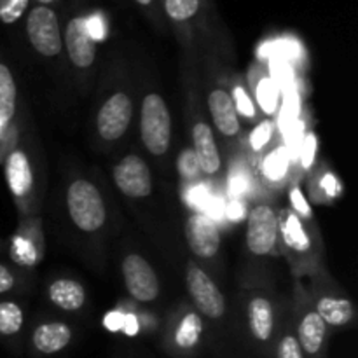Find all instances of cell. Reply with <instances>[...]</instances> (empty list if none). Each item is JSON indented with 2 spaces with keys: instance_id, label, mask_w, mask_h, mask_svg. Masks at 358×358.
Listing matches in <instances>:
<instances>
[{
  "instance_id": "17",
  "label": "cell",
  "mask_w": 358,
  "mask_h": 358,
  "mask_svg": "<svg viewBox=\"0 0 358 358\" xmlns=\"http://www.w3.org/2000/svg\"><path fill=\"white\" fill-rule=\"evenodd\" d=\"M324 339L325 322L322 320L317 311L308 313L299 325V339L297 341H299L301 350H304L308 355H317L324 345Z\"/></svg>"
},
{
  "instance_id": "18",
  "label": "cell",
  "mask_w": 358,
  "mask_h": 358,
  "mask_svg": "<svg viewBox=\"0 0 358 358\" xmlns=\"http://www.w3.org/2000/svg\"><path fill=\"white\" fill-rule=\"evenodd\" d=\"M250 329L259 341H268L273 334V306L268 299L255 297L248 306Z\"/></svg>"
},
{
  "instance_id": "16",
  "label": "cell",
  "mask_w": 358,
  "mask_h": 358,
  "mask_svg": "<svg viewBox=\"0 0 358 358\" xmlns=\"http://www.w3.org/2000/svg\"><path fill=\"white\" fill-rule=\"evenodd\" d=\"M16 112V83L9 66L0 63V140Z\"/></svg>"
},
{
  "instance_id": "5",
  "label": "cell",
  "mask_w": 358,
  "mask_h": 358,
  "mask_svg": "<svg viewBox=\"0 0 358 358\" xmlns=\"http://www.w3.org/2000/svg\"><path fill=\"white\" fill-rule=\"evenodd\" d=\"M122 276L128 292L140 303H150L159 296V282L149 262L140 255H128L122 261Z\"/></svg>"
},
{
  "instance_id": "22",
  "label": "cell",
  "mask_w": 358,
  "mask_h": 358,
  "mask_svg": "<svg viewBox=\"0 0 358 358\" xmlns=\"http://www.w3.org/2000/svg\"><path fill=\"white\" fill-rule=\"evenodd\" d=\"M23 327V311L16 303H0V334L13 336Z\"/></svg>"
},
{
  "instance_id": "24",
  "label": "cell",
  "mask_w": 358,
  "mask_h": 358,
  "mask_svg": "<svg viewBox=\"0 0 358 358\" xmlns=\"http://www.w3.org/2000/svg\"><path fill=\"white\" fill-rule=\"evenodd\" d=\"M199 10V0H164V13L177 23L192 20Z\"/></svg>"
},
{
  "instance_id": "38",
  "label": "cell",
  "mask_w": 358,
  "mask_h": 358,
  "mask_svg": "<svg viewBox=\"0 0 358 358\" xmlns=\"http://www.w3.org/2000/svg\"><path fill=\"white\" fill-rule=\"evenodd\" d=\"M317 142H315V136H308L306 147H304V156H303V164L304 166H310L311 159H313V150Z\"/></svg>"
},
{
  "instance_id": "26",
  "label": "cell",
  "mask_w": 358,
  "mask_h": 358,
  "mask_svg": "<svg viewBox=\"0 0 358 358\" xmlns=\"http://www.w3.org/2000/svg\"><path fill=\"white\" fill-rule=\"evenodd\" d=\"M287 164H289V157H287L285 149L276 150L264 159V175L269 180H280L285 175Z\"/></svg>"
},
{
  "instance_id": "23",
  "label": "cell",
  "mask_w": 358,
  "mask_h": 358,
  "mask_svg": "<svg viewBox=\"0 0 358 358\" xmlns=\"http://www.w3.org/2000/svg\"><path fill=\"white\" fill-rule=\"evenodd\" d=\"M9 254L10 259H13L16 264L34 266L35 262H37V248H35V245L31 243L27 236H21V234L13 238Z\"/></svg>"
},
{
  "instance_id": "31",
  "label": "cell",
  "mask_w": 358,
  "mask_h": 358,
  "mask_svg": "<svg viewBox=\"0 0 358 358\" xmlns=\"http://www.w3.org/2000/svg\"><path fill=\"white\" fill-rule=\"evenodd\" d=\"M271 133H273L271 122L266 121L262 122V124H259L250 135L252 147H254V149H262V147L269 142V138H271Z\"/></svg>"
},
{
  "instance_id": "27",
  "label": "cell",
  "mask_w": 358,
  "mask_h": 358,
  "mask_svg": "<svg viewBox=\"0 0 358 358\" xmlns=\"http://www.w3.org/2000/svg\"><path fill=\"white\" fill-rule=\"evenodd\" d=\"M257 100L261 103V107L264 108V112L273 114L276 110V105H278V90H276V84L271 79H262L261 84L257 87Z\"/></svg>"
},
{
  "instance_id": "37",
  "label": "cell",
  "mask_w": 358,
  "mask_h": 358,
  "mask_svg": "<svg viewBox=\"0 0 358 358\" xmlns=\"http://www.w3.org/2000/svg\"><path fill=\"white\" fill-rule=\"evenodd\" d=\"M105 325H107L108 329H112V331H119V329H122V325H124V315L121 313H110L105 317Z\"/></svg>"
},
{
  "instance_id": "29",
  "label": "cell",
  "mask_w": 358,
  "mask_h": 358,
  "mask_svg": "<svg viewBox=\"0 0 358 358\" xmlns=\"http://www.w3.org/2000/svg\"><path fill=\"white\" fill-rule=\"evenodd\" d=\"M233 101H234V107H236V112L243 114L245 117H254L255 115L254 105H252L250 98H248V94L245 93L243 87H240V86L234 87Z\"/></svg>"
},
{
  "instance_id": "8",
  "label": "cell",
  "mask_w": 358,
  "mask_h": 358,
  "mask_svg": "<svg viewBox=\"0 0 358 358\" xmlns=\"http://www.w3.org/2000/svg\"><path fill=\"white\" fill-rule=\"evenodd\" d=\"M114 182L121 192L131 198H145L152 191L149 166L138 156H126L114 168Z\"/></svg>"
},
{
  "instance_id": "1",
  "label": "cell",
  "mask_w": 358,
  "mask_h": 358,
  "mask_svg": "<svg viewBox=\"0 0 358 358\" xmlns=\"http://www.w3.org/2000/svg\"><path fill=\"white\" fill-rule=\"evenodd\" d=\"M70 217L79 229L94 233L107 219L100 191L87 180H76L66 192Z\"/></svg>"
},
{
  "instance_id": "25",
  "label": "cell",
  "mask_w": 358,
  "mask_h": 358,
  "mask_svg": "<svg viewBox=\"0 0 358 358\" xmlns=\"http://www.w3.org/2000/svg\"><path fill=\"white\" fill-rule=\"evenodd\" d=\"M177 166L184 180H198L203 173L201 166H199L198 156H196L194 150L191 149L182 150V154L178 156Z\"/></svg>"
},
{
  "instance_id": "36",
  "label": "cell",
  "mask_w": 358,
  "mask_h": 358,
  "mask_svg": "<svg viewBox=\"0 0 358 358\" xmlns=\"http://www.w3.org/2000/svg\"><path fill=\"white\" fill-rule=\"evenodd\" d=\"M247 177H245V173H241V171H238V173L233 175V178H231V191L234 192V194H241V192L247 189Z\"/></svg>"
},
{
  "instance_id": "33",
  "label": "cell",
  "mask_w": 358,
  "mask_h": 358,
  "mask_svg": "<svg viewBox=\"0 0 358 358\" xmlns=\"http://www.w3.org/2000/svg\"><path fill=\"white\" fill-rule=\"evenodd\" d=\"M322 189H324L325 194L327 196H338L339 192H341L343 187L334 175L327 173L324 178H322Z\"/></svg>"
},
{
  "instance_id": "13",
  "label": "cell",
  "mask_w": 358,
  "mask_h": 358,
  "mask_svg": "<svg viewBox=\"0 0 358 358\" xmlns=\"http://www.w3.org/2000/svg\"><path fill=\"white\" fill-rule=\"evenodd\" d=\"M192 138H194V152L198 156L203 173H217L220 168V156L219 150H217L212 128L205 122H198L192 129Z\"/></svg>"
},
{
  "instance_id": "4",
  "label": "cell",
  "mask_w": 358,
  "mask_h": 358,
  "mask_svg": "<svg viewBox=\"0 0 358 358\" xmlns=\"http://www.w3.org/2000/svg\"><path fill=\"white\" fill-rule=\"evenodd\" d=\"M187 290L192 301L205 317L220 318L226 311V301L219 292L213 280L201 268L189 262L187 264Z\"/></svg>"
},
{
  "instance_id": "11",
  "label": "cell",
  "mask_w": 358,
  "mask_h": 358,
  "mask_svg": "<svg viewBox=\"0 0 358 358\" xmlns=\"http://www.w3.org/2000/svg\"><path fill=\"white\" fill-rule=\"evenodd\" d=\"M210 114L213 122L219 128V131L226 136H234L240 131V121H238V112L234 107L233 96L227 91L217 90L212 91L208 96Z\"/></svg>"
},
{
  "instance_id": "10",
  "label": "cell",
  "mask_w": 358,
  "mask_h": 358,
  "mask_svg": "<svg viewBox=\"0 0 358 358\" xmlns=\"http://www.w3.org/2000/svg\"><path fill=\"white\" fill-rule=\"evenodd\" d=\"M65 45L70 59L79 69H87L93 65L96 56V44L93 35L87 30V20L73 17L69 21L65 30Z\"/></svg>"
},
{
  "instance_id": "14",
  "label": "cell",
  "mask_w": 358,
  "mask_h": 358,
  "mask_svg": "<svg viewBox=\"0 0 358 358\" xmlns=\"http://www.w3.org/2000/svg\"><path fill=\"white\" fill-rule=\"evenodd\" d=\"M72 339V331L62 322L42 324L34 332V346L44 355H52L65 348Z\"/></svg>"
},
{
  "instance_id": "21",
  "label": "cell",
  "mask_w": 358,
  "mask_h": 358,
  "mask_svg": "<svg viewBox=\"0 0 358 358\" xmlns=\"http://www.w3.org/2000/svg\"><path fill=\"white\" fill-rule=\"evenodd\" d=\"M201 332L203 322L199 315L189 313L178 325L177 334H175V343H177L178 348H192L199 341V338H201Z\"/></svg>"
},
{
  "instance_id": "12",
  "label": "cell",
  "mask_w": 358,
  "mask_h": 358,
  "mask_svg": "<svg viewBox=\"0 0 358 358\" xmlns=\"http://www.w3.org/2000/svg\"><path fill=\"white\" fill-rule=\"evenodd\" d=\"M6 180L16 198H23L30 192L34 185V173H31L30 161L23 150H13L6 157Z\"/></svg>"
},
{
  "instance_id": "7",
  "label": "cell",
  "mask_w": 358,
  "mask_h": 358,
  "mask_svg": "<svg viewBox=\"0 0 358 358\" xmlns=\"http://www.w3.org/2000/svg\"><path fill=\"white\" fill-rule=\"evenodd\" d=\"M131 100H129L124 93H117L114 94V96L108 98V100L101 105L96 119L98 133H100L101 138H121L126 133V129H128L129 122H131Z\"/></svg>"
},
{
  "instance_id": "35",
  "label": "cell",
  "mask_w": 358,
  "mask_h": 358,
  "mask_svg": "<svg viewBox=\"0 0 358 358\" xmlns=\"http://www.w3.org/2000/svg\"><path fill=\"white\" fill-rule=\"evenodd\" d=\"M191 203L196 206H205L206 201H208V189L203 187V185H198L196 189L191 191Z\"/></svg>"
},
{
  "instance_id": "32",
  "label": "cell",
  "mask_w": 358,
  "mask_h": 358,
  "mask_svg": "<svg viewBox=\"0 0 358 358\" xmlns=\"http://www.w3.org/2000/svg\"><path fill=\"white\" fill-rule=\"evenodd\" d=\"M290 199H292V205H294V208L297 210V212L303 213L304 217H310L311 215L310 205H308V201H306V199H304V196L301 194L299 189H294L292 194H290Z\"/></svg>"
},
{
  "instance_id": "9",
  "label": "cell",
  "mask_w": 358,
  "mask_h": 358,
  "mask_svg": "<svg viewBox=\"0 0 358 358\" xmlns=\"http://www.w3.org/2000/svg\"><path fill=\"white\" fill-rule=\"evenodd\" d=\"M185 238L194 255L201 259H210L219 252L220 234L217 224L205 213H194L185 224Z\"/></svg>"
},
{
  "instance_id": "15",
  "label": "cell",
  "mask_w": 358,
  "mask_h": 358,
  "mask_svg": "<svg viewBox=\"0 0 358 358\" xmlns=\"http://www.w3.org/2000/svg\"><path fill=\"white\" fill-rule=\"evenodd\" d=\"M49 299L55 306L62 308L65 311H76L86 301V292L83 285L76 280H56L49 287Z\"/></svg>"
},
{
  "instance_id": "30",
  "label": "cell",
  "mask_w": 358,
  "mask_h": 358,
  "mask_svg": "<svg viewBox=\"0 0 358 358\" xmlns=\"http://www.w3.org/2000/svg\"><path fill=\"white\" fill-rule=\"evenodd\" d=\"M278 358H303L299 341L294 336H285L278 346Z\"/></svg>"
},
{
  "instance_id": "40",
  "label": "cell",
  "mask_w": 358,
  "mask_h": 358,
  "mask_svg": "<svg viewBox=\"0 0 358 358\" xmlns=\"http://www.w3.org/2000/svg\"><path fill=\"white\" fill-rule=\"evenodd\" d=\"M122 329H124L129 336H133L138 331V325H136V320L133 317H124V325H122Z\"/></svg>"
},
{
  "instance_id": "3",
  "label": "cell",
  "mask_w": 358,
  "mask_h": 358,
  "mask_svg": "<svg viewBox=\"0 0 358 358\" xmlns=\"http://www.w3.org/2000/svg\"><path fill=\"white\" fill-rule=\"evenodd\" d=\"M27 35L30 44L42 56L59 55L63 48L62 30L55 10L48 6H37L27 17Z\"/></svg>"
},
{
  "instance_id": "41",
  "label": "cell",
  "mask_w": 358,
  "mask_h": 358,
  "mask_svg": "<svg viewBox=\"0 0 358 358\" xmlns=\"http://www.w3.org/2000/svg\"><path fill=\"white\" fill-rule=\"evenodd\" d=\"M135 2L142 7H150L154 3V0H135Z\"/></svg>"
},
{
  "instance_id": "20",
  "label": "cell",
  "mask_w": 358,
  "mask_h": 358,
  "mask_svg": "<svg viewBox=\"0 0 358 358\" xmlns=\"http://www.w3.org/2000/svg\"><path fill=\"white\" fill-rule=\"evenodd\" d=\"M282 233L285 238V243L297 252H306L310 248L311 241L308 238L306 231L301 226V220L296 213H287L282 222Z\"/></svg>"
},
{
  "instance_id": "6",
  "label": "cell",
  "mask_w": 358,
  "mask_h": 358,
  "mask_svg": "<svg viewBox=\"0 0 358 358\" xmlns=\"http://www.w3.org/2000/svg\"><path fill=\"white\" fill-rule=\"evenodd\" d=\"M278 217L273 212V208L264 205L255 206L248 215L247 229V243L252 254H269L278 238Z\"/></svg>"
},
{
  "instance_id": "28",
  "label": "cell",
  "mask_w": 358,
  "mask_h": 358,
  "mask_svg": "<svg viewBox=\"0 0 358 358\" xmlns=\"http://www.w3.org/2000/svg\"><path fill=\"white\" fill-rule=\"evenodd\" d=\"M28 0H7L2 7H0V20L3 23H14L17 17L23 14V10L27 9Z\"/></svg>"
},
{
  "instance_id": "39",
  "label": "cell",
  "mask_w": 358,
  "mask_h": 358,
  "mask_svg": "<svg viewBox=\"0 0 358 358\" xmlns=\"http://www.w3.org/2000/svg\"><path fill=\"white\" fill-rule=\"evenodd\" d=\"M226 213H227V217H229V219L240 220L241 217H243L245 212H243V206H241L240 203L233 201V203H231V205L226 208Z\"/></svg>"
},
{
  "instance_id": "34",
  "label": "cell",
  "mask_w": 358,
  "mask_h": 358,
  "mask_svg": "<svg viewBox=\"0 0 358 358\" xmlns=\"http://www.w3.org/2000/svg\"><path fill=\"white\" fill-rule=\"evenodd\" d=\"M14 287V276L3 264H0V294L9 292Z\"/></svg>"
},
{
  "instance_id": "19",
  "label": "cell",
  "mask_w": 358,
  "mask_h": 358,
  "mask_svg": "<svg viewBox=\"0 0 358 358\" xmlns=\"http://www.w3.org/2000/svg\"><path fill=\"white\" fill-rule=\"evenodd\" d=\"M317 313L320 315V318L325 324L341 327V325L348 324L353 318V304L346 299L324 297V299L318 301Z\"/></svg>"
},
{
  "instance_id": "2",
  "label": "cell",
  "mask_w": 358,
  "mask_h": 358,
  "mask_svg": "<svg viewBox=\"0 0 358 358\" xmlns=\"http://www.w3.org/2000/svg\"><path fill=\"white\" fill-rule=\"evenodd\" d=\"M140 131L143 145L149 149V152L156 156L166 152L171 142V117L159 94L152 93L143 98Z\"/></svg>"
}]
</instances>
